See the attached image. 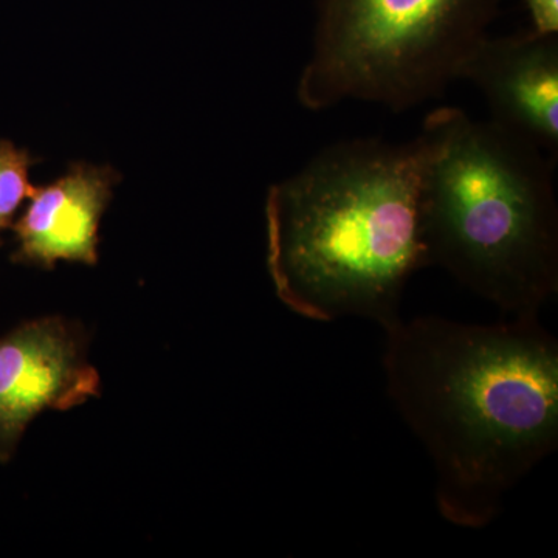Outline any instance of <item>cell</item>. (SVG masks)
Here are the masks:
<instances>
[{
  "instance_id": "cell-1",
  "label": "cell",
  "mask_w": 558,
  "mask_h": 558,
  "mask_svg": "<svg viewBox=\"0 0 558 558\" xmlns=\"http://www.w3.org/2000/svg\"><path fill=\"white\" fill-rule=\"evenodd\" d=\"M385 337L387 392L432 459L440 517L487 527L556 453V337L539 315L495 325L400 318Z\"/></svg>"
},
{
  "instance_id": "cell-2",
  "label": "cell",
  "mask_w": 558,
  "mask_h": 558,
  "mask_svg": "<svg viewBox=\"0 0 558 558\" xmlns=\"http://www.w3.org/2000/svg\"><path fill=\"white\" fill-rule=\"evenodd\" d=\"M425 146L352 138L319 150L266 201L267 267L279 301L317 323L402 318L425 266L418 193Z\"/></svg>"
},
{
  "instance_id": "cell-3",
  "label": "cell",
  "mask_w": 558,
  "mask_h": 558,
  "mask_svg": "<svg viewBox=\"0 0 558 558\" xmlns=\"http://www.w3.org/2000/svg\"><path fill=\"white\" fill-rule=\"evenodd\" d=\"M418 135L425 266L512 317H537L558 292L557 161L457 108L429 112Z\"/></svg>"
},
{
  "instance_id": "cell-4",
  "label": "cell",
  "mask_w": 558,
  "mask_h": 558,
  "mask_svg": "<svg viewBox=\"0 0 558 558\" xmlns=\"http://www.w3.org/2000/svg\"><path fill=\"white\" fill-rule=\"evenodd\" d=\"M502 0H318L296 97L322 112L374 102L403 112L442 95Z\"/></svg>"
},
{
  "instance_id": "cell-5",
  "label": "cell",
  "mask_w": 558,
  "mask_h": 558,
  "mask_svg": "<svg viewBox=\"0 0 558 558\" xmlns=\"http://www.w3.org/2000/svg\"><path fill=\"white\" fill-rule=\"evenodd\" d=\"M100 389L78 323L49 317L13 330L0 340V461L13 454L22 433L44 410L83 405Z\"/></svg>"
},
{
  "instance_id": "cell-6",
  "label": "cell",
  "mask_w": 558,
  "mask_h": 558,
  "mask_svg": "<svg viewBox=\"0 0 558 558\" xmlns=\"http://www.w3.org/2000/svg\"><path fill=\"white\" fill-rule=\"evenodd\" d=\"M459 80L478 87L492 123L526 140L557 161L558 36H484Z\"/></svg>"
},
{
  "instance_id": "cell-7",
  "label": "cell",
  "mask_w": 558,
  "mask_h": 558,
  "mask_svg": "<svg viewBox=\"0 0 558 558\" xmlns=\"http://www.w3.org/2000/svg\"><path fill=\"white\" fill-rule=\"evenodd\" d=\"M121 175L109 165L72 163L68 174L35 189L31 205L13 226L14 263L51 270L58 260L95 266L98 227Z\"/></svg>"
},
{
  "instance_id": "cell-8",
  "label": "cell",
  "mask_w": 558,
  "mask_h": 558,
  "mask_svg": "<svg viewBox=\"0 0 558 558\" xmlns=\"http://www.w3.org/2000/svg\"><path fill=\"white\" fill-rule=\"evenodd\" d=\"M38 161L39 157L16 148L9 140L0 142V245L3 231L13 226L17 209L36 189L31 182V170Z\"/></svg>"
},
{
  "instance_id": "cell-9",
  "label": "cell",
  "mask_w": 558,
  "mask_h": 558,
  "mask_svg": "<svg viewBox=\"0 0 558 558\" xmlns=\"http://www.w3.org/2000/svg\"><path fill=\"white\" fill-rule=\"evenodd\" d=\"M531 31L535 35L558 36V0H524Z\"/></svg>"
}]
</instances>
